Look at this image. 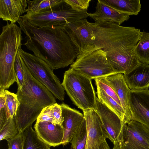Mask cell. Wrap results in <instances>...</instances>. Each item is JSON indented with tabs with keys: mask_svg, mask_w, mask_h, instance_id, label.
<instances>
[{
	"mask_svg": "<svg viewBox=\"0 0 149 149\" xmlns=\"http://www.w3.org/2000/svg\"><path fill=\"white\" fill-rule=\"evenodd\" d=\"M87 11L75 10L64 0L48 10L40 13L27 12L22 16L32 25L38 27L64 26L68 22L72 23L86 19Z\"/></svg>",
	"mask_w": 149,
	"mask_h": 149,
	"instance_id": "cell-6",
	"label": "cell"
},
{
	"mask_svg": "<svg viewBox=\"0 0 149 149\" xmlns=\"http://www.w3.org/2000/svg\"><path fill=\"white\" fill-rule=\"evenodd\" d=\"M105 77H100L95 79L96 86L102 89L107 94L121 106L117 95Z\"/></svg>",
	"mask_w": 149,
	"mask_h": 149,
	"instance_id": "cell-27",
	"label": "cell"
},
{
	"mask_svg": "<svg viewBox=\"0 0 149 149\" xmlns=\"http://www.w3.org/2000/svg\"><path fill=\"white\" fill-rule=\"evenodd\" d=\"M104 3L123 13L137 15L141 10L139 0H101Z\"/></svg>",
	"mask_w": 149,
	"mask_h": 149,
	"instance_id": "cell-19",
	"label": "cell"
},
{
	"mask_svg": "<svg viewBox=\"0 0 149 149\" xmlns=\"http://www.w3.org/2000/svg\"><path fill=\"white\" fill-rule=\"evenodd\" d=\"M53 118L52 123L54 125H59L62 126V110L60 104L56 102L52 104Z\"/></svg>",
	"mask_w": 149,
	"mask_h": 149,
	"instance_id": "cell-33",
	"label": "cell"
},
{
	"mask_svg": "<svg viewBox=\"0 0 149 149\" xmlns=\"http://www.w3.org/2000/svg\"><path fill=\"white\" fill-rule=\"evenodd\" d=\"M22 30L15 23L8 22L0 36V94L17 80L14 69L16 57L22 44Z\"/></svg>",
	"mask_w": 149,
	"mask_h": 149,
	"instance_id": "cell-4",
	"label": "cell"
},
{
	"mask_svg": "<svg viewBox=\"0 0 149 149\" xmlns=\"http://www.w3.org/2000/svg\"><path fill=\"white\" fill-rule=\"evenodd\" d=\"M95 110L99 115L107 138L113 144L119 142L123 125L119 117L97 97Z\"/></svg>",
	"mask_w": 149,
	"mask_h": 149,
	"instance_id": "cell-10",
	"label": "cell"
},
{
	"mask_svg": "<svg viewBox=\"0 0 149 149\" xmlns=\"http://www.w3.org/2000/svg\"><path fill=\"white\" fill-rule=\"evenodd\" d=\"M97 88V98L99 100L115 113L120 118L123 124L128 122L125 111L121 106L102 89L98 87Z\"/></svg>",
	"mask_w": 149,
	"mask_h": 149,
	"instance_id": "cell-21",
	"label": "cell"
},
{
	"mask_svg": "<svg viewBox=\"0 0 149 149\" xmlns=\"http://www.w3.org/2000/svg\"><path fill=\"white\" fill-rule=\"evenodd\" d=\"M19 131L14 117H10L0 127V140L12 138L16 136Z\"/></svg>",
	"mask_w": 149,
	"mask_h": 149,
	"instance_id": "cell-25",
	"label": "cell"
},
{
	"mask_svg": "<svg viewBox=\"0 0 149 149\" xmlns=\"http://www.w3.org/2000/svg\"><path fill=\"white\" fill-rule=\"evenodd\" d=\"M106 78L114 89L120 101L129 121L132 120L130 107L131 90L125 81L124 74L116 73L106 77Z\"/></svg>",
	"mask_w": 149,
	"mask_h": 149,
	"instance_id": "cell-15",
	"label": "cell"
},
{
	"mask_svg": "<svg viewBox=\"0 0 149 149\" xmlns=\"http://www.w3.org/2000/svg\"><path fill=\"white\" fill-rule=\"evenodd\" d=\"M14 69L17 80L18 88H20L22 86L24 76L20 56L18 52L15 59Z\"/></svg>",
	"mask_w": 149,
	"mask_h": 149,
	"instance_id": "cell-28",
	"label": "cell"
},
{
	"mask_svg": "<svg viewBox=\"0 0 149 149\" xmlns=\"http://www.w3.org/2000/svg\"><path fill=\"white\" fill-rule=\"evenodd\" d=\"M18 52L33 77L45 86L56 98L63 100L64 90L59 79L54 73L53 70L42 59L23 50L21 46Z\"/></svg>",
	"mask_w": 149,
	"mask_h": 149,
	"instance_id": "cell-7",
	"label": "cell"
},
{
	"mask_svg": "<svg viewBox=\"0 0 149 149\" xmlns=\"http://www.w3.org/2000/svg\"><path fill=\"white\" fill-rule=\"evenodd\" d=\"M9 117L8 110L3 94H0V127Z\"/></svg>",
	"mask_w": 149,
	"mask_h": 149,
	"instance_id": "cell-31",
	"label": "cell"
},
{
	"mask_svg": "<svg viewBox=\"0 0 149 149\" xmlns=\"http://www.w3.org/2000/svg\"><path fill=\"white\" fill-rule=\"evenodd\" d=\"M112 149H122L120 143L118 142L114 144Z\"/></svg>",
	"mask_w": 149,
	"mask_h": 149,
	"instance_id": "cell-35",
	"label": "cell"
},
{
	"mask_svg": "<svg viewBox=\"0 0 149 149\" xmlns=\"http://www.w3.org/2000/svg\"><path fill=\"white\" fill-rule=\"evenodd\" d=\"M134 53L140 63L149 65V32H142L135 48Z\"/></svg>",
	"mask_w": 149,
	"mask_h": 149,
	"instance_id": "cell-22",
	"label": "cell"
},
{
	"mask_svg": "<svg viewBox=\"0 0 149 149\" xmlns=\"http://www.w3.org/2000/svg\"><path fill=\"white\" fill-rule=\"evenodd\" d=\"M83 112L87 130L85 149H99L101 144L107 138L100 117L94 109H89Z\"/></svg>",
	"mask_w": 149,
	"mask_h": 149,
	"instance_id": "cell-11",
	"label": "cell"
},
{
	"mask_svg": "<svg viewBox=\"0 0 149 149\" xmlns=\"http://www.w3.org/2000/svg\"><path fill=\"white\" fill-rule=\"evenodd\" d=\"M88 15L95 21L102 20L119 25L128 20L130 16L106 4L101 0L97 1L95 12L88 13Z\"/></svg>",
	"mask_w": 149,
	"mask_h": 149,
	"instance_id": "cell-16",
	"label": "cell"
},
{
	"mask_svg": "<svg viewBox=\"0 0 149 149\" xmlns=\"http://www.w3.org/2000/svg\"><path fill=\"white\" fill-rule=\"evenodd\" d=\"M34 128L38 136L50 147L61 145L64 136L62 125L51 122H36Z\"/></svg>",
	"mask_w": 149,
	"mask_h": 149,
	"instance_id": "cell-14",
	"label": "cell"
},
{
	"mask_svg": "<svg viewBox=\"0 0 149 149\" xmlns=\"http://www.w3.org/2000/svg\"><path fill=\"white\" fill-rule=\"evenodd\" d=\"M0 94H3L4 97L10 117H14L20 104L17 94L7 90H5L3 93Z\"/></svg>",
	"mask_w": 149,
	"mask_h": 149,
	"instance_id": "cell-26",
	"label": "cell"
},
{
	"mask_svg": "<svg viewBox=\"0 0 149 149\" xmlns=\"http://www.w3.org/2000/svg\"><path fill=\"white\" fill-rule=\"evenodd\" d=\"M95 22L86 21L88 37L79 54L101 49L113 68L123 74L139 64L134 49L141 36L140 29L102 20Z\"/></svg>",
	"mask_w": 149,
	"mask_h": 149,
	"instance_id": "cell-1",
	"label": "cell"
},
{
	"mask_svg": "<svg viewBox=\"0 0 149 149\" xmlns=\"http://www.w3.org/2000/svg\"><path fill=\"white\" fill-rule=\"evenodd\" d=\"M91 80L71 67L64 74L62 86L73 103L83 111L96 108L97 97Z\"/></svg>",
	"mask_w": 149,
	"mask_h": 149,
	"instance_id": "cell-5",
	"label": "cell"
},
{
	"mask_svg": "<svg viewBox=\"0 0 149 149\" xmlns=\"http://www.w3.org/2000/svg\"><path fill=\"white\" fill-rule=\"evenodd\" d=\"M26 13H38L46 11L61 2L62 0H26Z\"/></svg>",
	"mask_w": 149,
	"mask_h": 149,
	"instance_id": "cell-23",
	"label": "cell"
},
{
	"mask_svg": "<svg viewBox=\"0 0 149 149\" xmlns=\"http://www.w3.org/2000/svg\"><path fill=\"white\" fill-rule=\"evenodd\" d=\"M26 0H0V18L15 23L21 15L26 12Z\"/></svg>",
	"mask_w": 149,
	"mask_h": 149,
	"instance_id": "cell-18",
	"label": "cell"
},
{
	"mask_svg": "<svg viewBox=\"0 0 149 149\" xmlns=\"http://www.w3.org/2000/svg\"><path fill=\"white\" fill-rule=\"evenodd\" d=\"M130 101L132 120L142 124L149 129L148 88L131 90Z\"/></svg>",
	"mask_w": 149,
	"mask_h": 149,
	"instance_id": "cell-12",
	"label": "cell"
},
{
	"mask_svg": "<svg viewBox=\"0 0 149 149\" xmlns=\"http://www.w3.org/2000/svg\"><path fill=\"white\" fill-rule=\"evenodd\" d=\"M22 133L23 149H50V146L38 136L32 125Z\"/></svg>",
	"mask_w": 149,
	"mask_h": 149,
	"instance_id": "cell-20",
	"label": "cell"
},
{
	"mask_svg": "<svg viewBox=\"0 0 149 149\" xmlns=\"http://www.w3.org/2000/svg\"><path fill=\"white\" fill-rule=\"evenodd\" d=\"M131 90H142L149 87V65L141 63L129 72L124 74Z\"/></svg>",
	"mask_w": 149,
	"mask_h": 149,
	"instance_id": "cell-17",
	"label": "cell"
},
{
	"mask_svg": "<svg viewBox=\"0 0 149 149\" xmlns=\"http://www.w3.org/2000/svg\"><path fill=\"white\" fill-rule=\"evenodd\" d=\"M87 130L85 120L77 130L71 142L70 149H85L86 142Z\"/></svg>",
	"mask_w": 149,
	"mask_h": 149,
	"instance_id": "cell-24",
	"label": "cell"
},
{
	"mask_svg": "<svg viewBox=\"0 0 149 149\" xmlns=\"http://www.w3.org/2000/svg\"><path fill=\"white\" fill-rule=\"evenodd\" d=\"M118 143L122 149H149V129L132 120L123 125Z\"/></svg>",
	"mask_w": 149,
	"mask_h": 149,
	"instance_id": "cell-9",
	"label": "cell"
},
{
	"mask_svg": "<svg viewBox=\"0 0 149 149\" xmlns=\"http://www.w3.org/2000/svg\"><path fill=\"white\" fill-rule=\"evenodd\" d=\"M99 149H110L106 140L103 142L100 146Z\"/></svg>",
	"mask_w": 149,
	"mask_h": 149,
	"instance_id": "cell-34",
	"label": "cell"
},
{
	"mask_svg": "<svg viewBox=\"0 0 149 149\" xmlns=\"http://www.w3.org/2000/svg\"><path fill=\"white\" fill-rule=\"evenodd\" d=\"M70 67L91 80L119 73L109 61L101 49L78 55Z\"/></svg>",
	"mask_w": 149,
	"mask_h": 149,
	"instance_id": "cell-8",
	"label": "cell"
},
{
	"mask_svg": "<svg viewBox=\"0 0 149 149\" xmlns=\"http://www.w3.org/2000/svg\"><path fill=\"white\" fill-rule=\"evenodd\" d=\"M8 149H23L22 132L20 131L14 137L6 140Z\"/></svg>",
	"mask_w": 149,
	"mask_h": 149,
	"instance_id": "cell-30",
	"label": "cell"
},
{
	"mask_svg": "<svg viewBox=\"0 0 149 149\" xmlns=\"http://www.w3.org/2000/svg\"><path fill=\"white\" fill-rule=\"evenodd\" d=\"M52 104L47 106L42 109L38 117L36 122H52L53 118Z\"/></svg>",
	"mask_w": 149,
	"mask_h": 149,
	"instance_id": "cell-32",
	"label": "cell"
},
{
	"mask_svg": "<svg viewBox=\"0 0 149 149\" xmlns=\"http://www.w3.org/2000/svg\"><path fill=\"white\" fill-rule=\"evenodd\" d=\"M24 78L17 93L20 104L14 116L20 131L23 132L37 118L42 109L56 103L55 97L32 75L20 56Z\"/></svg>",
	"mask_w": 149,
	"mask_h": 149,
	"instance_id": "cell-3",
	"label": "cell"
},
{
	"mask_svg": "<svg viewBox=\"0 0 149 149\" xmlns=\"http://www.w3.org/2000/svg\"><path fill=\"white\" fill-rule=\"evenodd\" d=\"M73 9L78 11H87L91 0H64Z\"/></svg>",
	"mask_w": 149,
	"mask_h": 149,
	"instance_id": "cell-29",
	"label": "cell"
},
{
	"mask_svg": "<svg viewBox=\"0 0 149 149\" xmlns=\"http://www.w3.org/2000/svg\"><path fill=\"white\" fill-rule=\"evenodd\" d=\"M62 110V126L64 136L61 145L71 142L77 130L84 119V114L63 103L60 104Z\"/></svg>",
	"mask_w": 149,
	"mask_h": 149,
	"instance_id": "cell-13",
	"label": "cell"
},
{
	"mask_svg": "<svg viewBox=\"0 0 149 149\" xmlns=\"http://www.w3.org/2000/svg\"><path fill=\"white\" fill-rule=\"evenodd\" d=\"M26 35L23 44L53 70L72 64L78 54L64 26L36 27L21 16L17 21Z\"/></svg>",
	"mask_w": 149,
	"mask_h": 149,
	"instance_id": "cell-2",
	"label": "cell"
}]
</instances>
